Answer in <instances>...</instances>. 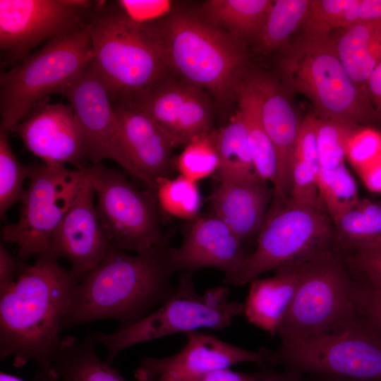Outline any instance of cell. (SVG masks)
<instances>
[{"label": "cell", "mask_w": 381, "mask_h": 381, "mask_svg": "<svg viewBox=\"0 0 381 381\" xmlns=\"http://www.w3.org/2000/svg\"><path fill=\"white\" fill-rule=\"evenodd\" d=\"M95 191L87 167L85 177L68 210L52 232L49 253L66 259L81 280L111 249L100 224L94 202Z\"/></svg>", "instance_id": "obj_16"}, {"label": "cell", "mask_w": 381, "mask_h": 381, "mask_svg": "<svg viewBox=\"0 0 381 381\" xmlns=\"http://www.w3.org/2000/svg\"><path fill=\"white\" fill-rule=\"evenodd\" d=\"M333 222L339 238L353 250L381 241V204L359 200Z\"/></svg>", "instance_id": "obj_30"}, {"label": "cell", "mask_w": 381, "mask_h": 381, "mask_svg": "<svg viewBox=\"0 0 381 381\" xmlns=\"http://www.w3.org/2000/svg\"><path fill=\"white\" fill-rule=\"evenodd\" d=\"M329 215L319 207L302 206L289 198L274 202L259 232L255 250L223 282L241 286L280 267L306 262L331 249Z\"/></svg>", "instance_id": "obj_9"}, {"label": "cell", "mask_w": 381, "mask_h": 381, "mask_svg": "<svg viewBox=\"0 0 381 381\" xmlns=\"http://www.w3.org/2000/svg\"><path fill=\"white\" fill-rule=\"evenodd\" d=\"M310 0H275L265 24L255 39V49L268 54L284 49L291 36L301 28Z\"/></svg>", "instance_id": "obj_28"}, {"label": "cell", "mask_w": 381, "mask_h": 381, "mask_svg": "<svg viewBox=\"0 0 381 381\" xmlns=\"http://www.w3.org/2000/svg\"><path fill=\"white\" fill-rule=\"evenodd\" d=\"M219 158V181L235 180L258 176L251 159L246 126L236 111L224 126L212 130Z\"/></svg>", "instance_id": "obj_27"}, {"label": "cell", "mask_w": 381, "mask_h": 381, "mask_svg": "<svg viewBox=\"0 0 381 381\" xmlns=\"http://www.w3.org/2000/svg\"><path fill=\"white\" fill-rule=\"evenodd\" d=\"M305 262L280 267L272 277H257L250 282L243 310L250 323L273 337L277 334L293 301Z\"/></svg>", "instance_id": "obj_22"}, {"label": "cell", "mask_w": 381, "mask_h": 381, "mask_svg": "<svg viewBox=\"0 0 381 381\" xmlns=\"http://www.w3.org/2000/svg\"><path fill=\"white\" fill-rule=\"evenodd\" d=\"M30 184L17 222L1 229L2 242L16 245L19 258L49 253V238L73 204L87 167L45 163L28 165Z\"/></svg>", "instance_id": "obj_12"}, {"label": "cell", "mask_w": 381, "mask_h": 381, "mask_svg": "<svg viewBox=\"0 0 381 381\" xmlns=\"http://www.w3.org/2000/svg\"><path fill=\"white\" fill-rule=\"evenodd\" d=\"M249 78L258 96L265 129L274 146L277 162L274 202L290 195L291 171L300 122L286 92L270 78L251 75Z\"/></svg>", "instance_id": "obj_19"}, {"label": "cell", "mask_w": 381, "mask_h": 381, "mask_svg": "<svg viewBox=\"0 0 381 381\" xmlns=\"http://www.w3.org/2000/svg\"><path fill=\"white\" fill-rule=\"evenodd\" d=\"M381 18V0H360L358 23Z\"/></svg>", "instance_id": "obj_49"}, {"label": "cell", "mask_w": 381, "mask_h": 381, "mask_svg": "<svg viewBox=\"0 0 381 381\" xmlns=\"http://www.w3.org/2000/svg\"><path fill=\"white\" fill-rule=\"evenodd\" d=\"M16 132L25 147L50 165L71 164L83 168L85 157L82 131L69 104H46L18 123Z\"/></svg>", "instance_id": "obj_17"}, {"label": "cell", "mask_w": 381, "mask_h": 381, "mask_svg": "<svg viewBox=\"0 0 381 381\" xmlns=\"http://www.w3.org/2000/svg\"><path fill=\"white\" fill-rule=\"evenodd\" d=\"M317 177L322 203L332 221L360 200L356 182L345 164L332 170L320 169Z\"/></svg>", "instance_id": "obj_32"}, {"label": "cell", "mask_w": 381, "mask_h": 381, "mask_svg": "<svg viewBox=\"0 0 381 381\" xmlns=\"http://www.w3.org/2000/svg\"><path fill=\"white\" fill-rule=\"evenodd\" d=\"M186 344L177 353L162 358L144 357L134 376L138 381H193L200 375L241 363L264 364L270 351H250L210 334H186Z\"/></svg>", "instance_id": "obj_15"}, {"label": "cell", "mask_w": 381, "mask_h": 381, "mask_svg": "<svg viewBox=\"0 0 381 381\" xmlns=\"http://www.w3.org/2000/svg\"><path fill=\"white\" fill-rule=\"evenodd\" d=\"M94 334L61 337L52 359L54 381H127L96 353Z\"/></svg>", "instance_id": "obj_23"}, {"label": "cell", "mask_w": 381, "mask_h": 381, "mask_svg": "<svg viewBox=\"0 0 381 381\" xmlns=\"http://www.w3.org/2000/svg\"><path fill=\"white\" fill-rule=\"evenodd\" d=\"M28 264L18 257H14L0 243V294L7 291L23 273Z\"/></svg>", "instance_id": "obj_43"}, {"label": "cell", "mask_w": 381, "mask_h": 381, "mask_svg": "<svg viewBox=\"0 0 381 381\" xmlns=\"http://www.w3.org/2000/svg\"><path fill=\"white\" fill-rule=\"evenodd\" d=\"M358 125L318 117L317 139L320 169L332 170L344 164L348 140Z\"/></svg>", "instance_id": "obj_36"}, {"label": "cell", "mask_w": 381, "mask_h": 381, "mask_svg": "<svg viewBox=\"0 0 381 381\" xmlns=\"http://www.w3.org/2000/svg\"><path fill=\"white\" fill-rule=\"evenodd\" d=\"M193 272H182L172 296L149 315L112 333H94L97 343L105 346V361L111 364L123 350L166 336L189 333L206 328L223 330L241 314L243 304L229 298L225 286L212 287L199 294Z\"/></svg>", "instance_id": "obj_8"}, {"label": "cell", "mask_w": 381, "mask_h": 381, "mask_svg": "<svg viewBox=\"0 0 381 381\" xmlns=\"http://www.w3.org/2000/svg\"><path fill=\"white\" fill-rule=\"evenodd\" d=\"M358 173L369 190L381 192V157Z\"/></svg>", "instance_id": "obj_46"}, {"label": "cell", "mask_w": 381, "mask_h": 381, "mask_svg": "<svg viewBox=\"0 0 381 381\" xmlns=\"http://www.w3.org/2000/svg\"><path fill=\"white\" fill-rule=\"evenodd\" d=\"M81 279L51 253L37 256L0 294V358L16 368L33 361L35 381H54L52 359L62 324Z\"/></svg>", "instance_id": "obj_1"}, {"label": "cell", "mask_w": 381, "mask_h": 381, "mask_svg": "<svg viewBox=\"0 0 381 381\" xmlns=\"http://www.w3.org/2000/svg\"><path fill=\"white\" fill-rule=\"evenodd\" d=\"M365 85L370 99L381 117V61L373 69Z\"/></svg>", "instance_id": "obj_45"}, {"label": "cell", "mask_w": 381, "mask_h": 381, "mask_svg": "<svg viewBox=\"0 0 381 381\" xmlns=\"http://www.w3.org/2000/svg\"><path fill=\"white\" fill-rule=\"evenodd\" d=\"M355 279L345 257L332 248L306 261L278 330L281 344L321 332L356 312Z\"/></svg>", "instance_id": "obj_11"}, {"label": "cell", "mask_w": 381, "mask_h": 381, "mask_svg": "<svg viewBox=\"0 0 381 381\" xmlns=\"http://www.w3.org/2000/svg\"><path fill=\"white\" fill-rule=\"evenodd\" d=\"M346 157L358 172L381 157V133L371 127L357 128L346 146Z\"/></svg>", "instance_id": "obj_38"}, {"label": "cell", "mask_w": 381, "mask_h": 381, "mask_svg": "<svg viewBox=\"0 0 381 381\" xmlns=\"http://www.w3.org/2000/svg\"><path fill=\"white\" fill-rule=\"evenodd\" d=\"M169 249L132 255L111 248L75 287L62 332L107 319L123 328L159 307L176 289L170 282Z\"/></svg>", "instance_id": "obj_2"}, {"label": "cell", "mask_w": 381, "mask_h": 381, "mask_svg": "<svg viewBox=\"0 0 381 381\" xmlns=\"http://www.w3.org/2000/svg\"><path fill=\"white\" fill-rule=\"evenodd\" d=\"M279 66L286 89L306 96L317 117L357 125L381 119L365 85L355 83L344 66L329 35H301L283 49Z\"/></svg>", "instance_id": "obj_5"}, {"label": "cell", "mask_w": 381, "mask_h": 381, "mask_svg": "<svg viewBox=\"0 0 381 381\" xmlns=\"http://www.w3.org/2000/svg\"><path fill=\"white\" fill-rule=\"evenodd\" d=\"M87 171L98 217L111 248L143 254L168 248L154 192L138 189L121 172L101 164Z\"/></svg>", "instance_id": "obj_10"}, {"label": "cell", "mask_w": 381, "mask_h": 381, "mask_svg": "<svg viewBox=\"0 0 381 381\" xmlns=\"http://www.w3.org/2000/svg\"><path fill=\"white\" fill-rule=\"evenodd\" d=\"M349 269L363 282L381 289V241L356 248L345 257Z\"/></svg>", "instance_id": "obj_40"}, {"label": "cell", "mask_w": 381, "mask_h": 381, "mask_svg": "<svg viewBox=\"0 0 381 381\" xmlns=\"http://www.w3.org/2000/svg\"><path fill=\"white\" fill-rule=\"evenodd\" d=\"M171 71L226 104L248 76L244 44L200 12L175 11L154 20Z\"/></svg>", "instance_id": "obj_4"}, {"label": "cell", "mask_w": 381, "mask_h": 381, "mask_svg": "<svg viewBox=\"0 0 381 381\" xmlns=\"http://www.w3.org/2000/svg\"><path fill=\"white\" fill-rule=\"evenodd\" d=\"M270 196L267 182L258 176L224 180L213 194L211 207L243 243L259 234Z\"/></svg>", "instance_id": "obj_21"}, {"label": "cell", "mask_w": 381, "mask_h": 381, "mask_svg": "<svg viewBox=\"0 0 381 381\" xmlns=\"http://www.w3.org/2000/svg\"><path fill=\"white\" fill-rule=\"evenodd\" d=\"M242 242L231 229L214 214L198 217L186 231L178 248H169V265L172 273L212 267L235 272L246 253Z\"/></svg>", "instance_id": "obj_18"}, {"label": "cell", "mask_w": 381, "mask_h": 381, "mask_svg": "<svg viewBox=\"0 0 381 381\" xmlns=\"http://www.w3.org/2000/svg\"><path fill=\"white\" fill-rule=\"evenodd\" d=\"M92 68L115 103L133 102L167 80L171 71L154 20L121 8H103L89 23Z\"/></svg>", "instance_id": "obj_3"}, {"label": "cell", "mask_w": 381, "mask_h": 381, "mask_svg": "<svg viewBox=\"0 0 381 381\" xmlns=\"http://www.w3.org/2000/svg\"><path fill=\"white\" fill-rule=\"evenodd\" d=\"M237 111L243 120L248 147L258 176L274 185L277 162L272 143L262 123L257 94L249 78L246 77L237 97Z\"/></svg>", "instance_id": "obj_26"}, {"label": "cell", "mask_w": 381, "mask_h": 381, "mask_svg": "<svg viewBox=\"0 0 381 381\" xmlns=\"http://www.w3.org/2000/svg\"><path fill=\"white\" fill-rule=\"evenodd\" d=\"M63 94L80 126L85 157L93 164H101L104 159L116 162L155 193V186L130 155L109 92L90 63Z\"/></svg>", "instance_id": "obj_13"}, {"label": "cell", "mask_w": 381, "mask_h": 381, "mask_svg": "<svg viewBox=\"0 0 381 381\" xmlns=\"http://www.w3.org/2000/svg\"><path fill=\"white\" fill-rule=\"evenodd\" d=\"M212 103L207 92L191 85L174 135L176 147L185 146L193 138L212 131Z\"/></svg>", "instance_id": "obj_33"}, {"label": "cell", "mask_w": 381, "mask_h": 381, "mask_svg": "<svg viewBox=\"0 0 381 381\" xmlns=\"http://www.w3.org/2000/svg\"><path fill=\"white\" fill-rule=\"evenodd\" d=\"M260 381H305L303 374L294 370L283 371L262 370L258 373Z\"/></svg>", "instance_id": "obj_48"}, {"label": "cell", "mask_w": 381, "mask_h": 381, "mask_svg": "<svg viewBox=\"0 0 381 381\" xmlns=\"http://www.w3.org/2000/svg\"><path fill=\"white\" fill-rule=\"evenodd\" d=\"M274 1L207 0L200 9L201 15L214 25L243 43L255 40Z\"/></svg>", "instance_id": "obj_24"}, {"label": "cell", "mask_w": 381, "mask_h": 381, "mask_svg": "<svg viewBox=\"0 0 381 381\" xmlns=\"http://www.w3.org/2000/svg\"><path fill=\"white\" fill-rule=\"evenodd\" d=\"M93 56L89 23L48 40L0 75V129L9 133L38 101L64 93Z\"/></svg>", "instance_id": "obj_6"}, {"label": "cell", "mask_w": 381, "mask_h": 381, "mask_svg": "<svg viewBox=\"0 0 381 381\" xmlns=\"http://www.w3.org/2000/svg\"><path fill=\"white\" fill-rule=\"evenodd\" d=\"M338 55L351 78L365 85L368 75L381 61V18L359 23L336 38Z\"/></svg>", "instance_id": "obj_25"}, {"label": "cell", "mask_w": 381, "mask_h": 381, "mask_svg": "<svg viewBox=\"0 0 381 381\" xmlns=\"http://www.w3.org/2000/svg\"><path fill=\"white\" fill-rule=\"evenodd\" d=\"M28 167L22 164L11 147L8 133L0 129V214L4 217L14 204L21 202L28 178Z\"/></svg>", "instance_id": "obj_34"}, {"label": "cell", "mask_w": 381, "mask_h": 381, "mask_svg": "<svg viewBox=\"0 0 381 381\" xmlns=\"http://www.w3.org/2000/svg\"><path fill=\"white\" fill-rule=\"evenodd\" d=\"M180 175L198 182L219 167V158L212 131L193 138L175 160Z\"/></svg>", "instance_id": "obj_35"}, {"label": "cell", "mask_w": 381, "mask_h": 381, "mask_svg": "<svg viewBox=\"0 0 381 381\" xmlns=\"http://www.w3.org/2000/svg\"><path fill=\"white\" fill-rule=\"evenodd\" d=\"M114 108L134 164L156 189V181L170 178L175 167L172 139L135 104L119 102Z\"/></svg>", "instance_id": "obj_20"}, {"label": "cell", "mask_w": 381, "mask_h": 381, "mask_svg": "<svg viewBox=\"0 0 381 381\" xmlns=\"http://www.w3.org/2000/svg\"><path fill=\"white\" fill-rule=\"evenodd\" d=\"M193 381H260L258 373L247 374L224 368L209 371Z\"/></svg>", "instance_id": "obj_44"}, {"label": "cell", "mask_w": 381, "mask_h": 381, "mask_svg": "<svg viewBox=\"0 0 381 381\" xmlns=\"http://www.w3.org/2000/svg\"><path fill=\"white\" fill-rule=\"evenodd\" d=\"M313 377L311 381H370L353 379L350 377L329 375V374H308Z\"/></svg>", "instance_id": "obj_50"}, {"label": "cell", "mask_w": 381, "mask_h": 381, "mask_svg": "<svg viewBox=\"0 0 381 381\" xmlns=\"http://www.w3.org/2000/svg\"><path fill=\"white\" fill-rule=\"evenodd\" d=\"M190 87L191 85L183 80L172 81L168 78L130 102L135 104L147 113L174 142L177 122Z\"/></svg>", "instance_id": "obj_29"}, {"label": "cell", "mask_w": 381, "mask_h": 381, "mask_svg": "<svg viewBox=\"0 0 381 381\" xmlns=\"http://www.w3.org/2000/svg\"><path fill=\"white\" fill-rule=\"evenodd\" d=\"M289 199L302 206L322 205L317 174L309 165L298 159H294L292 164Z\"/></svg>", "instance_id": "obj_39"}, {"label": "cell", "mask_w": 381, "mask_h": 381, "mask_svg": "<svg viewBox=\"0 0 381 381\" xmlns=\"http://www.w3.org/2000/svg\"><path fill=\"white\" fill-rule=\"evenodd\" d=\"M360 0H348L337 21L336 29L346 30L358 23Z\"/></svg>", "instance_id": "obj_47"}, {"label": "cell", "mask_w": 381, "mask_h": 381, "mask_svg": "<svg viewBox=\"0 0 381 381\" xmlns=\"http://www.w3.org/2000/svg\"><path fill=\"white\" fill-rule=\"evenodd\" d=\"M0 381H25L20 377L7 373L6 372H1L0 373Z\"/></svg>", "instance_id": "obj_51"}, {"label": "cell", "mask_w": 381, "mask_h": 381, "mask_svg": "<svg viewBox=\"0 0 381 381\" xmlns=\"http://www.w3.org/2000/svg\"><path fill=\"white\" fill-rule=\"evenodd\" d=\"M90 1L78 0H0V48L11 61H22L45 40L86 24L83 17Z\"/></svg>", "instance_id": "obj_14"}, {"label": "cell", "mask_w": 381, "mask_h": 381, "mask_svg": "<svg viewBox=\"0 0 381 381\" xmlns=\"http://www.w3.org/2000/svg\"><path fill=\"white\" fill-rule=\"evenodd\" d=\"M354 303L356 312L381 332V289L355 281Z\"/></svg>", "instance_id": "obj_42"}, {"label": "cell", "mask_w": 381, "mask_h": 381, "mask_svg": "<svg viewBox=\"0 0 381 381\" xmlns=\"http://www.w3.org/2000/svg\"><path fill=\"white\" fill-rule=\"evenodd\" d=\"M155 193L159 207L167 214L188 220L198 217L202 200L196 181L182 175L159 179Z\"/></svg>", "instance_id": "obj_31"}, {"label": "cell", "mask_w": 381, "mask_h": 381, "mask_svg": "<svg viewBox=\"0 0 381 381\" xmlns=\"http://www.w3.org/2000/svg\"><path fill=\"white\" fill-rule=\"evenodd\" d=\"M318 117L312 113L306 115L300 122L297 133L294 159L301 160L309 165L318 174L320 170L317 139Z\"/></svg>", "instance_id": "obj_41"}, {"label": "cell", "mask_w": 381, "mask_h": 381, "mask_svg": "<svg viewBox=\"0 0 381 381\" xmlns=\"http://www.w3.org/2000/svg\"><path fill=\"white\" fill-rule=\"evenodd\" d=\"M348 0H310L308 11L301 26L302 34L310 37L329 35L336 29L341 13Z\"/></svg>", "instance_id": "obj_37"}, {"label": "cell", "mask_w": 381, "mask_h": 381, "mask_svg": "<svg viewBox=\"0 0 381 381\" xmlns=\"http://www.w3.org/2000/svg\"><path fill=\"white\" fill-rule=\"evenodd\" d=\"M266 363L302 374L381 381V332L356 312L321 332L281 344Z\"/></svg>", "instance_id": "obj_7"}]
</instances>
